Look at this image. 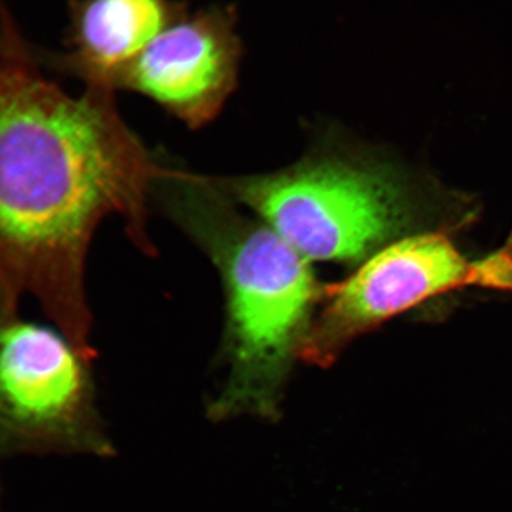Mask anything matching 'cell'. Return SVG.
<instances>
[{"mask_svg": "<svg viewBox=\"0 0 512 512\" xmlns=\"http://www.w3.org/2000/svg\"><path fill=\"white\" fill-rule=\"evenodd\" d=\"M477 285L512 291V255L507 249L470 262L444 234L394 242L370 256L340 284L325 286V308L313 319L299 359L328 367L350 342L426 299Z\"/></svg>", "mask_w": 512, "mask_h": 512, "instance_id": "cell-5", "label": "cell"}, {"mask_svg": "<svg viewBox=\"0 0 512 512\" xmlns=\"http://www.w3.org/2000/svg\"><path fill=\"white\" fill-rule=\"evenodd\" d=\"M185 12L177 0H76L69 52L56 66L87 89L114 92L120 74Z\"/></svg>", "mask_w": 512, "mask_h": 512, "instance_id": "cell-7", "label": "cell"}, {"mask_svg": "<svg viewBox=\"0 0 512 512\" xmlns=\"http://www.w3.org/2000/svg\"><path fill=\"white\" fill-rule=\"evenodd\" d=\"M170 175L121 121L113 90L70 96L0 23V286L35 296L90 363L84 265L94 231L120 214L150 249L148 190Z\"/></svg>", "mask_w": 512, "mask_h": 512, "instance_id": "cell-1", "label": "cell"}, {"mask_svg": "<svg viewBox=\"0 0 512 512\" xmlns=\"http://www.w3.org/2000/svg\"><path fill=\"white\" fill-rule=\"evenodd\" d=\"M0 512H3V510H2V503H0Z\"/></svg>", "mask_w": 512, "mask_h": 512, "instance_id": "cell-9", "label": "cell"}, {"mask_svg": "<svg viewBox=\"0 0 512 512\" xmlns=\"http://www.w3.org/2000/svg\"><path fill=\"white\" fill-rule=\"evenodd\" d=\"M211 183L248 205L309 262L365 258L406 222L402 191L393 181L335 158Z\"/></svg>", "mask_w": 512, "mask_h": 512, "instance_id": "cell-4", "label": "cell"}, {"mask_svg": "<svg viewBox=\"0 0 512 512\" xmlns=\"http://www.w3.org/2000/svg\"><path fill=\"white\" fill-rule=\"evenodd\" d=\"M0 286V466L19 456L113 457L92 363L63 333L23 318Z\"/></svg>", "mask_w": 512, "mask_h": 512, "instance_id": "cell-3", "label": "cell"}, {"mask_svg": "<svg viewBox=\"0 0 512 512\" xmlns=\"http://www.w3.org/2000/svg\"><path fill=\"white\" fill-rule=\"evenodd\" d=\"M237 25L232 6L187 10L120 74L116 87L146 94L188 126L208 123L237 86Z\"/></svg>", "mask_w": 512, "mask_h": 512, "instance_id": "cell-6", "label": "cell"}, {"mask_svg": "<svg viewBox=\"0 0 512 512\" xmlns=\"http://www.w3.org/2000/svg\"><path fill=\"white\" fill-rule=\"evenodd\" d=\"M180 183L178 217L220 266L227 288L228 379L211 417L275 420L325 286L268 225L239 218L211 195L208 178L181 174Z\"/></svg>", "mask_w": 512, "mask_h": 512, "instance_id": "cell-2", "label": "cell"}, {"mask_svg": "<svg viewBox=\"0 0 512 512\" xmlns=\"http://www.w3.org/2000/svg\"><path fill=\"white\" fill-rule=\"evenodd\" d=\"M505 249H507V251L510 252V254L512 255V235H511L510 241H508L507 247H505Z\"/></svg>", "mask_w": 512, "mask_h": 512, "instance_id": "cell-8", "label": "cell"}]
</instances>
